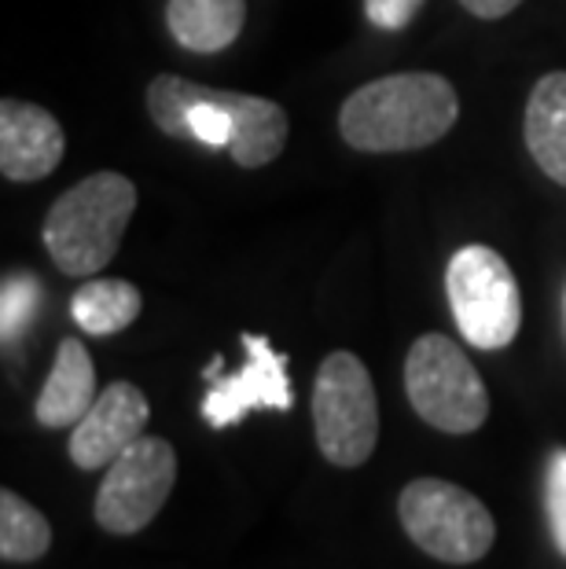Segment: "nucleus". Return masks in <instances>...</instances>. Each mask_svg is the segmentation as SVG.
<instances>
[{"label":"nucleus","instance_id":"obj_19","mask_svg":"<svg viewBox=\"0 0 566 569\" xmlns=\"http://www.w3.org/2000/svg\"><path fill=\"white\" fill-rule=\"evenodd\" d=\"M424 0H365V16L379 30H405L419 16Z\"/></svg>","mask_w":566,"mask_h":569},{"label":"nucleus","instance_id":"obj_1","mask_svg":"<svg viewBox=\"0 0 566 569\" xmlns=\"http://www.w3.org/2000/svg\"><path fill=\"white\" fill-rule=\"evenodd\" d=\"M148 114L166 137L196 140L214 151L225 148L244 169L269 166L287 143V111L280 103L177 74H159L148 84Z\"/></svg>","mask_w":566,"mask_h":569},{"label":"nucleus","instance_id":"obj_13","mask_svg":"<svg viewBox=\"0 0 566 569\" xmlns=\"http://www.w3.org/2000/svg\"><path fill=\"white\" fill-rule=\"evenodd\" d=\"M526 148L540 166V173L566 188V74H545L526 103L523 122Z\"/></svg>","mask_w":566,"mask_h":569},{"label":"nucleus","instance_id":"obj_20","mask_svg":"<svg viewBox=\"0 0 566 569\" xmlns=\"http://www.w3.org/2000/svg\"><path fill=\"white\" fill-rule=\"evenodd\" d=\"M460 4L478 19H504V16H512L523 0H460Z\"/></svg>","mask_w":566,"mask_h":569},{"label":"nucleus","instance_id":"obj_7","mask_svg":"<svg viewBox=\"0 0 566 569\" xmlns=\"http://www.w3.org/2000/svg\"><path fill=\"white\" fill-rule=\"evenodd\" d=\"M449 309L475 349H508L523 327L519 283L493 247H460L445 269Z\"/></svg>","mask_w":566,"mask_h":569},{"label":"nucleus","instance_id":"obj_10","mask_svg":"<svg viewBox=\"0 0 566 569\" xmlns=\"http://www.w3.org/2000/svg\"><path fill=\"white\" fill-rule=\"evenodd\" d=\"M151 419V405L132 382H111L96 397V405L81 416L70 433L67 452L81 470H103L126 452L132 441L143 438Z\"/></svg>","mask_w":566,"mask_h":569},{"label":"nucleus","instance_id":"obj_2","mask_svg":"<svg viewBox=\"0 0 566 569\" xmlns=\"http://www.w3.org/2000/svg\"><path fill=\"white\" fill-rule=\"evenodd\" d=\"M460 118V96L441 74H390L349 96L339 132L349 148L368 154L419 151L438 143Z\"/></svg>","mask_w":566,"mask_h":569},{"label":"nucleus","instance_id":"obj_5","mask_svg":"<svg viewBox=\"0 0 566 569\" xmlns=\"http://www.w3.org/2000/svg\"><path fill=\"white\" fill-rule=\"evenodd\" d=\"M405 393L416 416L441 433H475L489 416V393L453 338L430 331L405 357Z\"/></svg>","mask_w":566,"mask_h":569},{"label":"nucleus","instance_id":"obj_4","mask_svg":"<svg viewBox=\"0 0 566 569\" xmlns=\"http://www.w3.org/2000/svg\"><path fill=\"white\" fill-rule=\"evenodd\" d=\"M397 515L419 551L449 566H471L486 559L497 540V522L486 503L464 486L445 478H416L397 496Z\"/></svg>","mask_w":566,"mask_h":569},{"label":"nucleus","instance_id":"obj_11","mask_svg":"<svg viewBox=\"0 0 566 569\" xmlns=\"http://www.w3.org/2000/svg\"><path fill=\"white\" fill-rule=\"evenodd\" d=\"M67 154V137L52 114L38 103H0V173L16 184L44 180Z\"/></svg>","mask_w":566,"mask_h":569},{"label":"nucleus","instance_id":"obj_15","mask_svg":"<svg viewBox=\"0 0 566 569\" xmlns=\"http://www.w3.org/2000/svg\"><path fill=\"white\" fill-rule=\"evenodd\" d=\"M140 290L126 280H89L70 298V317L86 335H118L140 317Z\"/></svg>","mask_w":566,"mask_h":569},{"label":"nucleus","instance_id":"obj_16","mask_svg":"<svg viewBox=\"0 0 566 569\" xmlns=\"http://www.w3.org/2000/svg\"><path fill=\"white\" fill-rule=\"evenodd\" d=\"M52 548V526L33 503L19 492H0V559L4 562H38Z\"/></svg>","mask_w":566,"mask_h":569},{"label":"nucleus","instance_id":"obj_12","mask_svg":"<svg viewBox=\"0 0 566 569\" xmlns=\"http://www.w3.org/2000/svg\"><path fill=\"white\" fill-rule=\"evenodd\" d=\"M96 368L89 349L78 338H63L56 349L52 371L38 393V422L48 430H67L96 405Z\"/></svg>","mask_w":566,"mask_h":569},{"label":"nucleus","instance_id":"obj_6","mask_svg":"<svg viewBox=\"0 0 566 569\" xmlns=\"http://www.w3.org/2000/svg\"><path fill=\"white\" fill-rule=\"evenodd\" d=\"M312 427L328 463L354 470L368 463L379 441V401L368 368L349 349L324 357L312 386Z\"/></svg>","mask_w":566,"mask_h":569},{"label":"nucleus","instance_id":"obj_18","mask_svg":"<svg viewBox=\"0 0 566 569\" xmlns=\"http://www.w3.org/2000/svg\"><path fill=\"white\" fill-rule=\"evenodd\" d=\"M545 507H548L552 540H556V548L563 551V559H566V448H556V452L548 456Z\"/></svg>","mask_w":566,"mask_h":569},{"label":"nucleus","instance_id":"obj_9","mask_svg":"<svg viewBox=\"0 0 566 569\" xmlns=\"http://www.w3.org/2000/svg\"><path fill=\"white\" fill-rule=\"evenodd\" d=\"M247 365L236 375H218L210 379V390L202 397V419L214 430L236 427L239 419H247L250 411L269 408V411H291L295 390L287 379V353H276L272 342L265 335H244Z\"/></svg>","mask_w":566,"mask_h":569},{"label":"nucleus","instance_id":"obj_17","mask_svg":"<svg viewBox=\"0 0 566 569\" xmlns=\"http://www.w3.org/2000/svg\"><path fill=\"white\" fill-rule=\"evenodd\" d=\"M41 301H44V287L33 272H8L4 276V290H0V335H4V346L16 342V338L33 323Z\"/></svg>","mask_w":566,"mask_h":569},{"label":"nucleus","instance_id":"obj_3","mask_svg":"<svg viewBox=\"0 0 566 569\" xmlns=\"http://www.w3.org/2000/svg\"><path fill=\"white\" fill-rule=\"evenodd\" d=\"M137 213L132 180L103 169L56 199L44 217L41 243L63 276H96L122 247V236Z\"/></svg>","mask_w":566,"mask_h":569},{"label":"nucleus","instance_id":"obj_14","mask_svg":"<svg viewBox=\"0 0 566 569\" xmlns=\"http://www.w3.org/2000/svg\"><path fill=\"white\" fill-rule=\"evenodd\" d=\"M247 22V0H170L166 27L188 52H225Z\"/></svg>","mask_w":566,"mask_h":569},{"label":"nucleus","instance_id":"obj_8","mask_svg":"<svg viewBox=\"0 0 566 569\" xmlns=\"http://www.w3.org/2000/svg\"><path fill=\"white\" fill-rule=\"evenodd\" d=\"M177 481V452L166 438L132 441L107 467L103 486L96 492V522L115 537H132L159 518Z\"/></svg>","mask_w":566,"mask_h":569},{"label":"nucleus","instance_id":"obj_21","mask_svg":"<svg viewBox=\"0 0 566 569\" xmlns=\"http://www.w3.org/2000/svg\"><path fill=\"white\" fill-rule=\"evenodd\" d=\"M221 371H225V357H214V360H210V365H207V371H202V379H207V382H210V379H218V375H221Z\"/></svg>","mask_w":566,"mask_h":569}]
</instances>
